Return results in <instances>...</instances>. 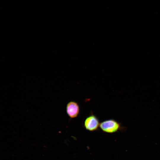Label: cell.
Listing matches in <instances>:
<instances>
[{
	"instance_id": "3957f363",
	"label": "cell",
	"mask_w": 160,
	"mask_h": 160,
	"mask_svg": "<svg viewBox=\"0 0 160 160\" xmlns=\"http://www.w3.org/2000/svg\"><path fill=\"white\" fill-rule=\"evenodd\" d=\"M66 112L68 115L71 119L77 117L80 113V107L78 103L74 101L69 102L66 105Z\"/></svg>"
},
{
	"instance_id": "7a4b0ae2",
	"label": "cell",
	"mask_w": 160,
	"mask_h": 160,
	"mask_svg": "<svg viewBox=\"0 0 160 160\" xmlns=\"http://www.w3.org/2000/svg\"><path fill=\"white\" fill-rule=\"evenodd\" d=\"M99 121L95 115L92 114L85 119L84 127L85 128L89 131L92 132L97 130L100 127Z\"/></svg>"
},
{
	"instance_id": "6da1fadb",
	"label": "cell",
	"mask_w": 160,
	"mask_h": 160,
	"mask_svg": "<svg viewBox=\"0 0 160 160\" xmlns=\"http://www.w3.org/2000/svg\"><path fill=\"white\" fill-rule=\"evenodd\" d=\"M99 127L104 132L112 133L118 131L121 126L120 123L114 119H111L101 122Z\"/></svg>"
}]
</instances>
